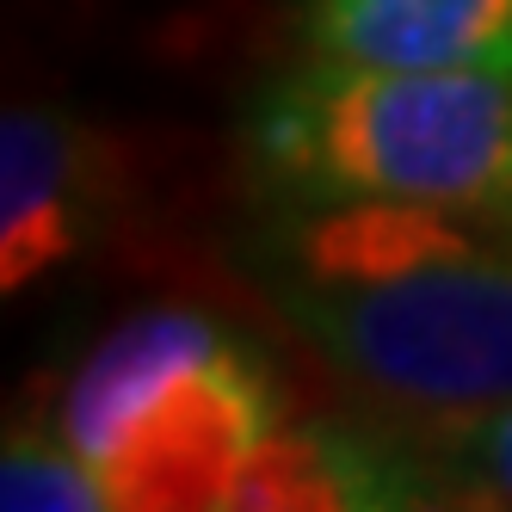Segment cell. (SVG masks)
<instances>
[{"instance_id": "2", "label": "cell", "mask_w": 512, "mask_h": 512, "mask_svg": "<svg viewBox=\"0 0 512 512\" xmlns=\"http://www.w3.org/2000/svg\"><path fill=\"white\" fill-rule=\"evenodd\" d=\"M253 161L290 204L408 198L512 223V81L309 56L266 87Z\"/></svg>"}, {"instance_id": "5", "label": "cell", "mask_w": 512, "mask_h": 512, "mask_svg": "<svg viewBox=\"0 0 512 512\" xmlns=\"http://www.w3.org/2000/svg\"><path fill=\"white\" fill-rule=\"evenodd\" d=\"M309 56L512 81V0H309Z\"/></svg>"}, {"instance_id": "1", "label": "cell", "mask_w": 512, "mask_h": 512, "mask_svg": "<svg viewBox=\"0 0 512 512\" xmlns=\"http://www.w3.org/2000/svg\"><path fill=\"white\" fill-rule=\"evenodd\" d=\"M266 297L346 383L408 420L512 401V223L451 204H297L266 235Z\"/></svg>"}, {"instance_id": "6", "label": "cell", "mask_w": 512, "mask_h": 512, "mask_svg": "<svg viewBox=\"0 0 512 512\" xmlns=\"http://www.w3.org/2000/svg\"><path fill=\"white\" fill-rule=\"evenodd\" d=\"M432 500L420 457L346 426H278L229 488V512H358Z\"/></svg>"}, {"instance_id": "3", "label": "cell", "mask_w": 512, "mask_h": 512, "mask_svg": "<svg viewBox=\"0 0 512 512\" xmlns=\"http://www.w3.org/2000/svg\"><path fill=\"white\" fill-rule=\"evenodd\" d=\"M278 432V395L253 346L192 309L112 327L62 389L56 438L75 445L124 512H210Z\"/></svg>"}, {"instance_id": "8", "label": "cell", "mask_w": 512, "mask_h": 512, "mask_svg": "<svg viewBox=\"0 0 512 512\" xmlns=\"http://www.w3.org/2000/svg\"><path fill=\"white\" fill-rule=\"evenodd\" d=\"M0 506L13 512H112L99 469L62 445V438L25 432L7 438V457H0Z\"/></svg>"}, {"instance_id": "4", "label": "cell", "mask_w": 512, "mask_h": 512, "mask_svg": "<svg viewBox=\"0 0 512 512\" xmlns=\"http://www.w3.org/2000/svg\"><path fill=\"white\" fill-rule=\"evenodd\" d=\"M99 149L44 105H13L0 124V290H31L87 247L99 204Z\"/></svg>"}, {"instance_id": "7", "label": "cell", "mask_w": 512, "mask_h": 512, "mask_svg": "<svg viewBox=\"0 0 512 512\" xmlns=\"http://www.w3.org/2000/svg\"><path fill=\"white\" fill-rule=\"evenodd\" d=\"M414 457L426 482L445 488V500L512 506V401L445 420H414Z\"/></svg>"}]
</instances>
